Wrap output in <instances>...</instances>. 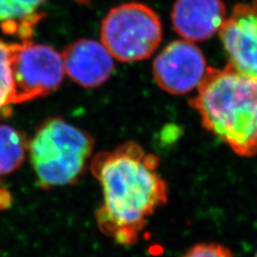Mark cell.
<instances>
[{"label":"cell","mask_w":257,"mask_h":257,"mask_svg":"<svg viewBox=\"0 0 257 257\" xmlns=\"http://www.w3.org/2000/svg\"><path fill=\"white\" fill-rule=\"evenodd\" d=\"M93 148L87 132L62 118H51L38 127L28 145L37 178L44 189L75 183Z\"/></svg>","instance_id":"obj_3"},{"label":"cell","mask_w":257,"mask_h":257,"mask_svg":"<svg viewBox=\"0 0 257 257\" xmlns=\"http://www.w3.org/2000/svg\"><path fill=\"white\" fill-rule=\"evenodd\" d=\"M226 18L222 0H176L172 10L175 31L190 42L210 39L219 32Z\"/></svg>","instance_id":"obj_9"},{"label":"cell","mask_w":257,"mask_h":257,"mask_svg":"<svg viewBox=\"0 0 257 257\" xmlns=\"http://www.w3.org/2000/svg\"><path fill=\"white\" fill-rule=\"evenodd\" d=\"M10 104L29 102L55 91L64 74L62 56L53 47L24 40L9 43Z\"/></svg>","instance_id":"obj_5"},{"label":"cell","mask_w":257,"mask_h":257,"mask_svg":"<svg viewBox=\"0 0 257 257\" xmlns=\"http://www.w3.org/2000/svg\"><path fill=\"white\" fill-rule=\"evenodd\" d=\"M207 70V60L202 50L186 40H176L167 44L152 64L157 85L174 95L194 90L205 77Z\"/></svg>","instance_id":"obj_6"},{"label":"cell","mask_w":257,"mask_h":257,"mask_svg":"<svg viewBox=\"0 0 257 257\" xmlns=\"http://www.w3.org/2000/svg\"><path fill=\"white\" fill-rule=\"evenodd\" d=\"M219 35L229 66L257 79V0L237 5Z\"/></svg>","instance_id":"obj_7"},{"label":"cell","mask_w":257,"mask_h":257,"mask_svg":"<svg viewBox=\"0 0 257 257\" xmlns=\"http://www.w3.org/2000/svg\"><path fill=\"white\" fill-rule=\"evenodd\" d=\"M255 257H257V252H256V255H255Z\"/></svg>","instance_id":"obj_14"},{"label":"cell","mask_w":257,"mask_h":257,"mask_svg":"<svg viewBox=\"0 0 257 257\" xmlns=\"http://www.w3.org/2000/svg\"><path fill=\"white\" fill-rule=\"evenodd\" d=\"M181 257H235L227 246L220 243H198Z\"/></svg>","instance_id":"obj_13"},{"label":"cell","mask_w":257,"mask_h":257,"mask_svg":"<svg viewBox=\"0 0 257 257\" xmlns=\"http://www.w3.org/2000/svg\"><path fill=\"white\" fill-rule=\"evenodd\" d=\"M12 79L9 63V43L0 40V110L10 105Z\"/></svg>","instance_id":"obj_12"},{"label":"cell","mask_w":257,"mask_h":257,"mask_svg":"<svg viewBox=\"0 0 257 257\" xmlns=\"http://www.w3.org/2000/svg\"><path fill=\"white\" fill-rule=\"evenodd\" d=\"M162 37L159 15L141 3H126L112 8L102 21V44L112 58L122 62L149 58Z\"/></svg>","instance_id":"obj_4"},{"label":"cell","mask_w":257,"mask_h":257,"mask_svg":"<svg viewBox=\"0 0 257 257\" xmlns=\"http://www.w3.org/2000/svg\"><path fill=\"white\" fill-rule=\"evenodd\" d=\"M28 146L14 127L0 124V175L15 172L24 163Z\"/></svg>","instance_id":"obj_11"},{"label":"cell","mask_w":257,"mask_h":257,"mask_svg":"<svg viewBox=\"0 0 257 257\" xmlns=\"http://www.w3.org/2000/svg\"><path fill=\"white\" fill-rule=\"evenodd\" d=\"M159 165L156 155L134 142L99 152L92 159L90 170L103 193L96 223L117 243H138L149 219L167 204L168 186L159 174Z\"/></svg>","instance_id":"obj_1"},{"label":"cell","mask_w":257,"mask_h":257,"mask_svg":"<svg viewBox=\"0 0 257 257\" xmlns=\"http://www.w3.org/2000/svg\"><path fill=\"white\" fill-rule=\"evenodd\" d=\"M66 74L86 88L103 85L115 69L114 58L102 43L82 39L68 45L62 54Z\"/></svg>","instance_id":"obj_8"},{"label":"cell","mask_w":257,"mask_h":257,"mask_svg":"<svg viewBox=\"0 0 257 257\" xmlns=\"http://www.w3.org/2000/svg\"><path fill=\"white\" fill-rule=\"evenodd\" d=\"M46 0H0V26L7 32H20L28 40V31L37 21V11Z\"/></svg>","instance_id":"obj_10"},{"label":"cell","mask_w":257,"mask_h":257,"mask_svg":"<svg viewBox=\"0 0 257 257\" xmlns=\"http://www.w3.org/2000/svg\"><path fill=\"white\" fill-rule=\"evenodd\" d=\"M190 100L203 125L241 157L257 155V79L229 64L208 68Z\"/></svg>","instance_id":"obj_2"}]
</instances>
